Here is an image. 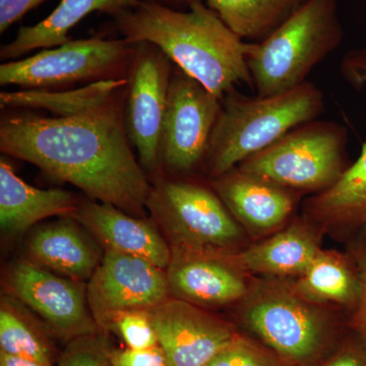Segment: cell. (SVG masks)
<instances>
[{
  "label": "cell",
  "instance_id": "obj_1",
  "mask_svg": "<svg viewBox=\"0 0 366 366\" xmlns=\"http://www.w3.org/2000/svg\"><path fill=\"white\" fill-rule=\"evenodd\" d=\"M125 89L76 117L7 115L0 122V151L71 183L93 201L144 215L152 187L125 131Z\"/></svg>",
  "mask_w": 366,
  "mask_h": 366
},
{
  "label": "cell",
  "instance_id": "obj_2",
  "mask_svg": "<svg viewBox=\"0 0 366 366\" xmlns=\"http://www.w3.org/2000/svg\"><path fill=\"white\" fill-rule=\"evenodd\" d=\"M189 11H179L156 0L139 1L115 16L122 39L156 46L189 76L219 99L235 86H252L244 42L203 0H187Z\"/></svg>",
  "mask_w": 366,
  "mask_h": 366
},
{
  "label": "cell",
  "instance_id": "obj_3",
  "mask_svg": "<svg viewBox=\"0 0 366 366\" xmlns=\"http://www.w3.org/2000/svg\"><path fill=\"white\" fill-rule=\"evenodd\" d=\"M322 109L324 96L310 83L271 97L231 92L221 99L204 162L207 173L220 177L296 127L314 122Z\"/></svg>",
  "mask_w": 366,
  "mask_h": 366
},
{
  "label": "cell",
  "instance_id": "obj_4",
  "mask_svg": "<svg viewBox=\"0 0 366 366\" xmlns=\"http://www.w3.org/2000/svg\"><path fill=\"white\" fill-rule=\"evenodd\" d=\"M343 28L336 0H310L285 23L247 49L257 97H271L307 83L312 69L340 45Z\"/></svg>",
  "mask_w": 366,
  "mask_h": 366
},
{
  "label": "cell",
  "instance_id": "obj_5",
  "mask_svg": "<svg viewBox=\"0 0 366 366\" xmlns=\"http://www.w3.org/2000/svg\"><path fill=\"white\" fill-rule=\"evenodd\" d=\"M345 129L308 122L237 166L238 169L293 192L317 194L333 187L345 167Z\"/></svg>",
  "mask_w": 366,
  "mask_h": 366
},
{
  "label": "cell",
  "instance_id": "obj_6",
  "mask_svg": "<svg viewBox=\"0 0 366 366\" xmlns=\"http://www.w3.org/2000/svg\"><path fill=\"white\" fill-rule=\"evenodd\" d=\"M137 44L124 39L69 40L0 66V85L60 90L74 84L127 79Z\"/></svg>",
  "mask_w": 366,
  "mask_h": 366
},
{
  "label": "cell",
  "instance_id": "obj_7",
  "mask_svg": "<svg viewBox=\"0 0 366 366\" xmlns=\"http://www.w3.org/2000/svg\"><path fill=\"white\" fill-rule=\"evenodd\" d=\"M165 226L177 250L222 254L243 238L239 223L215 190L185 180H164L147 202Z\"/></svg>",
  "mask_w": 366,
  "mask_h": 366
},
{
  "label": "cell",
  "instance_id": "obj_8",
  "mask_svg": "<svg viewBox=\"0 0 366 366\" xmlns=\"http://www.w3.org/2000/svg\"><path fill=\"white\" fill-rule=\"evenodd\" d=\"M242 319L273 352L291 365H305L314 360L327 339L326 317L295 288H262L247 300Z\"/></svg>",
  "mask_w": 366,
  "mask_h": 366
},
{
  "label": "cell",
  "instance_id": "obj_9",
  "mask_svg": "<svg viewBox=\"0 0 366 366\" xmlns=\"http://www.w3.org/2000/svg\"><path fill=\"white\" fill-rule=\"evenodd\" d=\"M221 99L182 69H173L160 142V167L187 174L204 162Z\"/></svg>",
  "mask_w": 366,
  "mask_h": 366
},
{
  "label": "cell",
  "instance_id": "obj_10",
  "mask_svg": "<svg viewBox=\"0 0 366 366\" xmlns=\"http://www.w3.org/2000/svg\"><path fill=\"white\" fill-rule=\"evenodd\" d=\"M173 62L150 43H137L125 89L124 120L144 172L160 167V142Z\"/></svg>",
  "mask_w": 366,
  "mask_h": 366
},
{
  "label": "cell",
  "instance_id": "obj_11",
  "mask_svg": "<svg viewBox=\"0 0 366 366\" xmlns=\"http://www.w3.org/2000/svg\"><path fill=\"white\" fill-rule=\"evenodd\" d=\"M167 274L153 262L106 249L86 286L89 307L98 326L119 312L150 310L169 298Z\"/></svg>",
  "mask_w": 366,
  "mask_h": 366
},
{
  "label": "cell",
  "instance_id": "obj_12",
  "mask_svg": "<svg viewBox=\"0 0 366 366\" xmlns=\"http://www.w3.org/2000/svg\"><path fill=\"white\" fill-rule=\"evenodd\" d=\"M9 286L19 300L64 336L79 338L95 333L98 324L81 281L23 261L9 271Z\"/></svg>",
  "mask_w": 366,
  "mask_h": 366
},
{
  "label": "cell",
  "instance_id": "obj_13",
  "mask_svg": "<svg viewBox=\"0 0 366 366\" xmlns=\"http://www.w3.org/2000/svg\"><path fill=\"white\" fill-rule=\"evenodd\" d=\"M149 312L170 366H204L237 335L225 320L178 298Z\"/></svg>",
  "mask_w": 366,
  "mask_h": 366
},
{
  "label": "cell",
  "instance_id": "obj_14",
  "mask_svg": "<svg viewBox=\"0 0 366 366\" xmlns=\"http://www.w3.org/2000/svg\"><path fill=\"white\" fill-rule=\"evenodd\" d=\"M166 274L170 295L197 307H222L247 295L243 272L221 254L175 250Z\"/></svg>",
  "mask_w": 366,
  "mask_h": 366
},
{
  "label": "cell",
  "instance_id": "obj_15",
  "mask_svg": "<svg viewBox=\"0 0 366 366\" xmlns=\"http://www.w3.org/2000/svg\"><path fill=\"white\" fill-rule=\"evenodd\" d=\"M212 187L229 212L254 232L280 227L292 213L296 192L238 169L212 180Z\"/></svg>",
  "mask_w": 366,
  "mask_h": 366
},
{
  "label": "cell",
  "instance_id": "obj_16",
  "mask_svg": "<svg viewBox=\"0 0 366 366\" xmlns=\"http://www.w3.org/2000/svg\"><path fill=\"white\" fill-rule=\"evenodd\" d=\"M94 233L106 249L142 257L162 269L169 267L172 252L153 225L110 204L88 199L71 215Z\"/></svg>",
  "mask_w": 366,
  "mask_h": 366
},
{
  "label": "cell",
  "instance_id": "obj_17",
  "mask_svg": "<svg viewBox=\"0 0 366 366\" xmlns=\"http://www.w3.org/2000/svg\"><path fill=\"white\" fill-rule=\"evenodd\" d=\"M319 243L307 224L295 222L238 254H221L243 273L300 277L322 250Z\"/></svg>",
  "mask_w": 366,
  "mask_h": 366
},
{
  "label": "cell",
  "instance_id": "obj_18",
  "mask_svg": "<svg viewBox=\"0 0 366 366\" xmlns=\"http://www.w3.org/2000/svg\"><path fill=\"white\" fill-rule=\"evenodd\" d=\"M79 204L78 197L67 190L41 189L28 184L1 158L0 225L6 232H24L49 217L71 216Z\"/></svg>",
  "mask_w": 366,
  "mask_h": 366
},
{
  "label": "cell",
  "instance_id": "obj_19",
  "mask_svg": "<svg viewBox=\"0 0 366 366\" xmlns=\"http://www.w3.org/2000/svg\"><path fill=\"white\" fill-rule=\"evenodd\" d=\"M32 259L50 271L76 281H90L103 255L71 219L47 224L28 243Z\"/></svg>",
  "mask_w": 366,
  "mask_h": 366
},
{
  "label": "cell",
  "instance_id": "obj_20",
  "mask_svg": "<svg viewBox=\"0 0 366 366\" xmlns=\"http://www.w3.org/2000/svg\"><path fill=\"white\" fill-rule=\"evenodd\" d=\"M141 0H60V4L47 18L30 26H21L11 42L0 49L4 60H16L38 48L56 47L69 41V31L94 11L115 18L134 9Z\"/></svg>",
  "mask_w": 366,
  "mask_h": 366
},
{
  "label": "cell",
  "instance_id": "obj_21",
  "mask_svg": "<svg viewBox=\"0 0 366 366\" xmlns=\"http://www.w3.org/2000/svg\"><path fill=\"white\" fill-rule=\"evenodd\" d=\"M127 85V79H106L79 89L2 91L1 108L42 109L53 117H71L107 103Z\"/></svg>",
  "mask_w": 366,
  "mask_h": 366
},
{
  "label": "cell",
  "instance_id": "obj_22",
  "mask_svg": "<svg viewBox=\"0 0 366 366\" xmlns=\"http://www.w3.org/2000/svg\"><path fill=\"white\" fill-rule=\"evenodd\" d=\"M308 211L315 220L335 227L366 224V143L333 187L308 201Z\"/></svg>",
  "mask_w": 366,
  "mask_h": 366
},
{
  "label": "cell",
  "instance_id": "obj_23",
  "mask_svg": "<svg viewBox=\"0 0 366 366\" xmlns=\"http://www.w3.org/2000/svg\"><path fill=\"white\" fill-rule=\"evenodd\" d=\"M187 1V0H184ZM242 39L268 37L310 0H203Z\"/></svg>",
  "mask_w": 366,
  "mask_h": 366
},
{
  "label": "cell",
  "instance_id": "obj_24",
  "mask_svg": "<svg viewBox=\"0 0 366 366\" xmlns=\"http://www.w3.org/2000/svg\"><path fill=\"white\" fill-rule=\"evenodd\" d=\"M360 273L354 271L340 254L322 252L317 255L305 274H301L296 291L312 302L357 305L360 296Z\"/></svg>",
  "mask_w": 366,
  "mask_h": 366
},
{
  "label": "cell",
  "instance_id": "obj_25",
  "mask_svg": "<svg viewBox=\"0 0 366 366\" xmlns=\"http://www.w3.org/2000/svg\"><path fill=\"white\" fill-rule=\"evenodd\" d=\"M0 352L51 365L50 350L37 332L13 307L2 302Z\"/></svg>",
  "mask_w": 366,
  "mask_h": 366
},
{
  "label": "cell",
  "instance_id": "obj_26",
  "mask_svg": "<svg viewBox=\"0 0 366 366\" xmlns=\"http://www.w3.org/2000/svg\"><path fill=\"white\" fill-rule=\"evenodd\" d=\"M204 366H293L273 351L236 335Z\"/></svg>",
  "mask_w": 366,
  "mask_h": 366
},
{
  "label": "cell",
  "instance_id": "obj_27",
  "mask_svg": "<svg viewBox=\"0 0 366 366\" xmlns=\"http://www.w3.org/2000/svg\"><path fill=\"white\" fill-rule=\"evenodd\" d=\"M105 327L117 332L127 348L141 350L159 345L149 310H127L115 315Z\"/></svg>",
  "mask_w": 366,
  "mask_h": 366
},
{
  "label": "cell",
  "instance_id": "obj_28",
  "mask_svg": "<svg viewBox=\"0 0 366 366\" xmlns=\"http://www.w3.org/2000/svg\"><path fill=\"white\" fill-rule=\"evenodd\" d=\"M59 366H112L109 352L92 336L74 339L62 354Z\"/></svg>",
  "mask_w": 366,
  "mask_h": 366
},
{
  "label": "cell",
  "instance_id": "obj_29",
  "mask_svg": "<svg viewBox=\"0 0 366 366\" xmlns=\"http://www.w3.org/2000/svg\"><path fill=\"white\" fill-rule=\"evenodd\" d=\"M109 358L112 366H170L159 345L141 350H114L109 352Z\"/></svg>",
  "mask_w": 366,
  "mask_h": 366
},
{
  "label": "cell",
  "instance_id": "obj_30",
  "mask_svg": "<svg viewBox=\"0 0 366 366\" xmlns=\"http://www.w3.org/2000/svg\"><path fill=\"white\" fill-rule=\"evenodd\" d=\"M46 0H0V34Z\"/></svg>",
  "mask_w": 366,
  "mask_h": 366
},
{
  "label": "cell",
  "instance_id": "obj_31",
  "mask_svg": "<svg viewBox=\"0 0 366 366\" xmlns=\"http://www.w3.org/2000/svg\"><path fill=\"white\" fill-rule=\"evenodd\" d=\"M325 366H366V345L362 340L353 341L339 349Z\"/></svg>",
  "mask_w": 366,
  "mask_h": 366
},
{
  "label": "cell",
  "instance_id": "obj_32",
  "mask_svg": "<svg viewBox=\"0 0 366 366\" xmlns=\"http://www.w3.org/2000/svg\"><path fill=\"white\" fill-rule=\"evenodd\" d=\"M358 273L360 278V296L354 315V327L366 345V254L358 259Z\"/></svg>",
  "mask_w": 366,
  "mask_h": 366
},
{
  "label": "cell",
  "instance_id": "obj_33",
  "mask_svg": "<svg viewBox=\"0 0 366 366\" xmlns=\"http://www.w3.org/2000/svg\"><path fill=\"white\" fill-rule=\"evenodd\" d=\"M0 366H52V365H46V363L38 362V361L26 360V358L16 357V356L0 352Z\"/></svg>",
  "mask_w": 366,
  "mask_h": 366
}]
</instances>
